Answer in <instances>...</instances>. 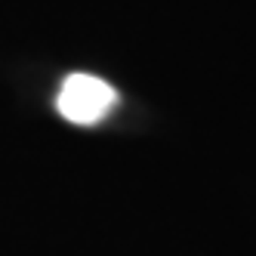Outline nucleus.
Masks as SVG:
<instances>
[{
	"instance_id": "1",
	"label": "nucleus",
	"mask_w": 256,
	"mask_h": 256,
	"mask_svg": "<svg viewBox=\"0 0 256 256\" xmlns=\"http://www.w3.org/2000/svg\"><path fill=\"white\" fill-rule=\"evenodd\" d=\"M118 102V93L105 80L93 78V74H71L65 78L62 90H59V99H56V108L59 114L71 124H99L112 105Z\"/></svg>"
}]
</instances>
